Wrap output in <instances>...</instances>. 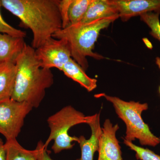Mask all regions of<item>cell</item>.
Masks as SVG:
<instances>
[{
    "mask_svg": "<svg viewBox=\"0 0 160 160\" xmlns=\"http://www.w3.org/2000/svg\"><path fill=\"white\" fill-rule=\"evenodd\" d=\"M1 7L0 4V7ZM0 33H6L12 36L24 38L26 37V32L22 31L20 29H16L5 21L1 14L0 11Z\"/></svg>",
    "mask_w": 160,
    "mask_h": 160,
    "instance_id": "d6986e66",
    "label": "cell"
},
{
    "mask_svg": "<svg viewBox=\"0 0 160 160\" xmlns=\"http://www.w3.org/2000/svg\"><path fill=\"white\" fill-rule=\"evenodd\" d=\"M118 15H119L118 12L110 4L109 0H92L85 16L80 23H89Z\"/></svg>",
    "mask_w": 160,
    "mask_h": 160,
    "instance_id": "5bb4252c",
    "label": "cell"
},
{
    "mask_svg": "<svg viewBox=\"0 0 160 160\" xmlns=\"http://www.w3.org/2000/svg\"><path fill=\"white\" fill-rule=\"evenodd\" d=\"M72 0H60L59 11L62 21V29L70 25L69 17V7Z\"/></svg>",
    "mask_w": 160,
    "mask_h": 160,
    "instance_id": "ffe728a7",
    "label": "cell"
},
{
    "mask_svg": "<svg viewBox=\"0 0 160 160\" xmlns=\"http://www.w3.org/2000/svg\"><path fill=\"white\" fill-rule=\"evenodd\" d=\"M94 97L104 98L112 104L117 114L126 124V135L124 139L129 142L138 140L142 146L155 147L160 144V138L151 132L149 126L142 117L143 112L148 109L147 103L126 102L105 93L95 94Z\"/></svg>",
    "mask_w": 160,
    "mask_h": 160,
    "instance_id": "277c9868",
    "label": "cell"
},
{
    "mask_svg": "<svg viewBox=\"0 0 160 160\" xmlns=\"http://www.w3.org/2000/svg\"><path fill=\"white\" fill-rule=\"evenodd\" d=\"M92 116H86L72 106L63 107L47 119L50 132L49 137L44 143V148L47 149L49 143L53 140L54 143L51 149L55 153L71 149L74 146L72 142H78V138L69 136L68 133L69 129L78 124H88Z\"/></svg>",
    "mask_w": 160,
    "mask_h": 160,
    "instance_id": "5b68a950",
    "label": "cell"
},
{
    "mask_svg": "<svg viewBox=\"0 0 160 160\" xmlns=\"http://www.w3.org/2000/svg\"><path fill=\"white\" fill-rule=\"evenodd\" d=\"M35 52L41 67L45 69L56 68L62 71L72 58L70 46L66 40L52 37L36 49Z\"/></svg>",
    "mask_w": 160,
    "mask_h": 160,
    "instance_id": "52a82bcc",
    "label": "cell"
},
{
    "mask_svg": "<svg viewBox=\"0 0 160 160\" xmlns=\"http://www.w3.org/2000/svg\"><path fill=\"white\" fill-rule=\"evenodd\" d=\"M124 143L131 150L136 152V157L140 160H160V156L156 154L153 151L148 149L134 145L132 142H129L124 139Z\"/></svg>",
    "mask_w": 160,
    "mask_h": 160,
    "instance_id": "ac0fdd59",
    "label": "cell"
},
{
    "mask_svg": "<svg viewBox=\"0 0 160 160\" xmlns=\"http://www.w3.org/2000/svg\"><path fill=\"white\" fill-rule=\"evenodd\" d=\"M160 13L149 12L141 15L140 19L148 26L151 31L149 34L160 42Z\"/></svg>",
    "mask_w": 160,
    "mask_h": 160,
    "instance_id": "e0dca14e",
    "label": "cell"
},
{
    "mask_svg": "<svg viewBox=\"0 0 160 160\" xmlns=\"http://www.w3.org/2000/svg\"><path fill=\"white\" fill-rule=\"evenodd\" d=\"M91 129V137L86 139L83 136L78 139L81 150V157L76 160H93L95 152L98 151L99 140L102 133L100 124V113L92 116L91 121L88 123Z\"/></svg>",
    "mask_w": 160,
    "mask_h": 160,
    "instance_id": "30bf717a",
    "label": "cell"
},
{
    "mask_svg": "<svg viewBox=\"0 0 160 160\" xmlns=\"http://www.w3.org/2000/svg\"><path fill=\"white\" fill-rule=\"evenodd\" d=\"M33 109L29 103L10 98L0 101V133L6 140L17 139L25 118Z\"/></svg>",
    "mask_w": 160,
    "mask_h": 160,
    "instance_id": "8992f818",
    "label": "cell"
},
{
    "mask_svg": "<svg viewBox=\"0 0 160 160\" xmlns=\"http://www.w3.org/2000/svg\"><path fill=\"white\" fill-rule=\"evenodd\" d=\"M156 63L160 69V58L157 57L156 58Z\"/></svg>",
    "mask_w": 160,
    "mask_h": 160,
    "instance_id": "cb8c5ba5",
    "label": "cell"
},
{
    "mask_svg": "<svg viewBox=\"0 0 160 160\" xmlns=\"http://www.w3.org/2000/svg\"><path fill=\"white\" fill-rule=\"evenodd\" d=\"M6 160H38V150L25 149L17 139L6 140L5 143Z\"/></svg>",
    "mask_w": 160,
    "mask_h": 160,
    "instance_id": "9a60e30c",
    "label": "cell"
},
{
    "mask_svg": "<svg viewBox=\"0 0 160 160\" xmlns=\"http://www.w3.org/2000/svg\"><path fill=\"white\" fill-rule=\"evenodd\" d=\"M62 71L66 76L79 83L88 92L93 91L97 87V80L88 76L86 71L72 58L65 64Z\"/></svg>",
    "mask_w": 160,
    "mask_h": 160,
    "instance_id": "4fadbf2b",
    "label": "cell"
},
{
    "mask_svg": "<svg viewBox=\"0 0 160 160\" xmlns=\"http://www.w3.org/2000/svg\"><path fill=\"white\" fill-rule=\"evenodd\" d=\"M143 41L148 49H152V44L151 42H150L147 38H144L143 39Z\"/></svg>",
    "mask_w": 160,
    "mask_h": 160,
    "instance_id": "603a6c76",
    "label": "cell"
},
{
    "mask_svg": "<svg viewBox=\"0 0 160 160\" xmlns=\"http://www.w3.org/2000/svg\"><path fill=\"white\" fill-rule=\"evenodd\" d=\"M16 65L17 72L11 98L38 108L44 99L46 89L54 83L51 69L41 67L35 49L26 43L17 58Z\"/></svg>",
    "mask_w": 160,
    "mask_h": 160,
    "instance_id": "7a4b0ae2",
    "label": "cell"
},
{
    "mask_svg": "<svg viewBox=\"0 0 160 160\" xmlns=\"http://www.w3.org/2000/svg\"><path fill=\"white\" fill-rule=\"evenodd\" d=\"M102 129L98 160H122L121 146L116 135L119 129L118 124L113 125L110 120L107 119Z\"/></svg>",
    "mask_w": 160,
    "mask_h": 160,
    "instance_id": "ba28073f",
    "label": "cell"
},
{
    "mask_svg": "<svg viewBox=\"0 0 160 160\" xmlns=\"http://www.w3.org/2000/svg\"><path fill=\"white\" fill-rule=\"evenodd\" d=\"M159 91H160V88H159Z\"/></svg>",
    "mask_w": 160,
    "mask_h": 160,
    "instance_id": "d4e9b609",
    "label": "cell"
},
{
    "mask_svg": "<svg viewBox=\"0 0 160 160\" xmlns=\"http://www.w3.org/2000/svg\"><path fill=\"white\" fill-rule=\"evenodd\" d=\"M17 72L16 63L10 62H0V101L11 98Z\"/></svg>",
    "mask_w": 160,
    "mask_h": 160,
    "instance_id": "7c38bea8",
    "label": "cell"
},
{
    "mask_svg": "<svg viewBox=\"0 0 160 160\" xmlns=\"http://www.w3.org/2000/svg\"><path fill=\"white\" fill-rule=\"evenodd\" d=\"M6 152L5 143L0 138V160H6Z\"/></svg>",
    "mask_w": 160,
    "mask_h": 160,
    "instance_id": "7402d4cb",
    "label": "cell"
},
{
    "mask_svg": "<svg viewBox=\"0 0 160 160\" xmlns=\"http://www.w3.org/2000/svg\"><path fill=\"white\" fill-rule=\"evenodd\" d=\"M44 143L40 141L38 142L36 149L38 150V160H53L50 157L47 149L44 148Z\"/></svg>",
    "mask_w": 160,
    "mask_h": 160,
    "instance_id": "44dd1931",
    "label": "cell"
},
{
    "mask_svg": "<svg viewBox=\"0 0 160 160\" xmlns=\"http://www.w3.org/2000/svg\"><path fill=\"white\" fill-rule=\"evenodd\" d=\"M26 43L24 38L0 33V62L16 63L17 58L22 52Z\"/></svg>",
    "mask_w": 160,
    "mask_h": 160,
    "instance_id": "8fae6325",
    "label": "cell"
},
{
    "mask_svg": "<svg viewBox=\"0 0 160 160\" xmlns=\"http://www.w3.org/2000/svg\"><path fill=\"white\" fill-rule=\"evenodd\" d=\"M123 22L149 12L160 13V0H109Z\"/></svg>",
    "mask_w": 160,
    "mask_h": 160,
    "instance_id": "9c48e42d",
    "label": "cell"
},
{
    "mask_svg": "<svg viewBox=\"0 0 160 160\" xmlns=\"http://www.w3.org/2000/svg\"><path fill=\"white\" fill-rule=\"evenodd\" d=\"M119 18V15L103 18L87 23H78L70 25L60 29L52 35L54 38L65 39L68 42L71 58L85 71L89 68L88 57L95 59L102 60L105 58L93 51L100 32L107 28Z\"/></svg>",
    "mask_w": 160,
    "mask_h": 160,
    "instance_id": "3957f363",
    "label": "cell"
},
{
    "mask_svg": "<svg viewBox=\"0 0 160 160\" xmlns=\"http://www.w3.org/2000/svg\"><path fill=\"white\" fill-rule=\"evenodd\" d=\"M92 0H72L69 7V17L70 25L81 22Z\"/></svg>",
    "mask_w": 160,
    "mask_h": 160,
    "instance_id": "2e32d148",
    "label": "cell"
},
{
    "mask_svg": "<svg viewBox=\"0 0 160 160\" xmlns=\"http://www.w3.org/2000/svg\"><path fill=\"white\" fill-rule=\"evenodd\" d=\"M60 0H0L2 6L17 17L33 34L32 47L37 49L62 29Z\"/></svg>",
    "mask_w": 160,
    "mask_h": 160,
    "instance_id": "6da1fadb",
    "label": "cell"
}]
</instances>
